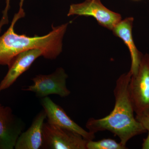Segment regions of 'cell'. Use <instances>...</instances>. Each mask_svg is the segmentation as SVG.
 <instances>
[{
	"label": "cell",
	"instance_id": "7",
	"mask_svg": "<svg viewBox=\"0 0 149 149\" xmlns=\"http://www.w3.org/2000/svg\"><path fill=\"white\" fill-rule=\"evenodd\" d=\"M25 127L24 121L14 113L10 107L0 103V149H14Z\"/></svg>",
	"mask_w": 149,
	"mask_h": 149
},
{
	"label": "cell",
	"instance_id": "1",
	"mask_svg": "<svg viewBox=\"0 0 149 149\" xmlns=\"http://www.w3.org/2000/svg\"><path fill=\"white\" fill-rule=\"evenodd\" d=\"M131 77L129 71L121 74L116 80L113 91L115 103L111 113L100 119L89 118L86 124L88 130L95 133L105 130L110 131L117 136L120 143L125 146L134 136L147 131L134 116V109L128 93Z\"/></svg>",
	"mask_w": 149,
	"mask_h": 149
},
{
	"label": "cell",
	"instance_id": "11",
	"mask_svg": "<svg viewBox=\"0 0 149 149\" xmlns=\"http://www.w3.org/2000/svg\"><path fill=\"white\" fill-rule=\"evenodd\" d=\"M134 18L127 17L118 23L112 29L113 34L119 37L125 43L130 52L131 59L130 72L132 75L138 72L139 65L143 54L137 49L135 45L132 35Z\"/></svg>",
	"mask_w": 149,
	"mask_h": 149
},
{
	"label": "cell",
	"instance_id": "12",
	"mask_svg": "<svg viewBox=\"0 0 149 149\" xmlns=\"http://www.w3.org/2000/svg\"><path fill=\"white\" fill-rule=\"evenodd\" d=\"M126 146L118 143L113 139H104L97 141H88L86 149H125Z\"/></svg>",
	"mask_w": 149,
	"mask_h": 149
},
{
	"label": "cell",
	"instance_id": "6",
	"mask_svg": "<svg viewBox=\"0 0 149 149\" xmlns=\"http://www.w3.org/2000/svg\"><path fill=\"white\" fill-rule=\"evenodd\" d=\"M67 15L92 17L100 25L111 31L122 20L120 14L107 8L100 0H85L83 3L71 5Z\"/></svg>",
	"mask_w": 149,
	"mask_h": 149
},
{
	"label": "cell",
	"instance_id": "9",
	"mask_svg": "<svg viewBox=\"0 0 149 149\" xmlns=\"http://www.w3.org/2000/svg\"><path fill=\"white\" fill-rule=\"evenodd\" d=\"M43 55L42 51L39 49H31L17 55L8 67V72L0 83V92L11 87L38 58Z\"/></svg>",
	"mask_w": 149,
	"mask_h": 149
},
{
	"label": "cell",
	"instance_id": "16",
	"mask_svg": "<svg viewBox=\"0 0 149 149\" xmlns=\"http://www.w3.org/2000/svg\"><path fill=\"white\" fill-rule=\"evenodd\" d=\"M134 1H139V0H134Z\"/></svg>",
	"mask_w": 149,
	"mask_h": 149
},
{
	"label": "cell",
	"instance_id": "15",
	"mask_svg": "<svg viewBox=\"0 0 149 149\" xmlns=\"http://www.w3.org/2000/svg\"><path fill=\"white\" fill-rule=\"evenodd\" d=\"M142 149H149V131L146 139H143V143L142 144Z\"/></svg>",
	"mask_w": 149,
	"mask_h": 149
},
{
	"label": "cell",
	"instance_id": "8",
	"mask_svg": "<svg viewBox=\"0 0 149 149\" xmlns=\"http://www.w3.org/2000/svg\"><path fill=\"white\" fill-rule=\"evenodd\" d=\"M41 104L45 111L48 122L79 133L88 141L95 139V133L86 131L80 127L68 115L61 107L55 103L48 96L41 99Z\"/></svg>",
	"mask_w": 149,
	"mask_h": 149
},
{
	"label": "cell",
	"instance_id": "10",
	"mask_svg": "<svg viewBox=\"0 0 149 149\" xmlns=\"http://www.w3.org/2000/svg\"><path fill=\"white\" fill-rule=\"evenodd\" d=\"M46 118L45 111L42 110L34 118L30 127L19 136L14 149H42L43 125Z\"/></svg>",
	"mask_w": 149,
	"mask_h": 149
},
{
	"label": "cell",
	"instance_id": "5",
	"mask_svg": "<svg viewBox=\"0 0 149 149\" xmlns=\"http://www.w3.org/2000/svg\"><path fill=\"white\" fill-rule=\"evenodd\" d=\"M68 77L64 69L58 68L52 74L36 75L32 79L33 84L22 90L33 92L41 99L53 95L65 97L70 94L66 86Z\"/></svg>",
	"mask_w": 149,
	"mask_h": 149
},
{
	"label": "cell",
	"instance_id": "3",
	"mask_svg": "<svg viewBox=\"0 0 149 149\" xmlns=\"http://www.w3.org/2000/svg\"><path fill=\"white\" fill-rule=\"evenodd\" d=\"M128 93L134 111L139 116L149 115V55H143L138 72L132 75Z\"/></svg>",
	"mask_w": 149,
	"mask_h": 149
},
{
	"label": "cell",
	"instance_id": "2",
	"mask_svg": "<svg viewBox=\"0 0 149 149\" xmlns=\"http://www.w3.org/2000/svg\"><path fill=\"white\" fill-rule=\"evenodd\" d=\"M24 1H20L18 12L15 15L8 29L0 36V65L9 66L17 55L31 49H40L43 52V56L50 59L56 58L62 51L63 39L68 23L56 27L52 25V31L43 36L28 37L15 32V23L25 15Z\"/></svg>",
	"mask_w": 149,
	"mask_h": 149
},
{
	"label": "cell",
	"instance_id": "14",
	"mask_svg": "<svg viewBox=\"0 0 149 149\" xmlns=\"http://www.w3.org/2000/svg\"><path fill=\"white\" fill-rule=\"evenodd\" d=\"M136 118L147 131H149V115L142 116L136 115Z\"/></svg>",
	"mask_w": 149,
	"mask_h": 149
},
{
	"label": "cell",
	"instance_id": "13",
	"mask_svg": "<svg viewBox=\"0 0 149 149\" xmlns=\"http://www.w3.org/2000/svg\"><path fill=\"white\" fill-rule=\"evenodd\" d=\"M10 0H6V6L4 10L3 11V15L0 21V32H1L2 27L4 24H7L8 22V12L9 9L10 4Z\"/></svg>",
	"mask_w": 149,
	"mask_h": 149
},
{
	"label": "cell",
	"instance_id": "4",
	"mask_svg": "<svg viewBox=\"0 0 149 149\" xmlns=\"http://www.w3.org/2000/svg\"><path fill=\"white\" fill-rule=\"evenodd\" d=\"M88 141L72 130L44 123L42 149H86Z\"/></svg>",
	"mask_w": 149,
	"mask_h": 149
}]
</instances>
